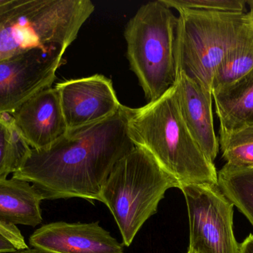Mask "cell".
I'll list each match as a JSON object with an SVG mask.
<instances>
[{"label":"cell","instance_id":"9","mask_svg":"<svg viewBox=\"0 0 253 253\" xmlns=\"http://www.w3.org/2000/svg\"><path fill=\"white\" fill-rule=\"evenodd\" d=\"M55 88L68 132L100 123L121 108L112 80L102 74L65 80Z\"/></svg>","mask_w":253,"mask_h":253},{"label":"cell","instance_id":"24","mask_svg":"<svg viewBox=\"0 0 253 253\" xmlns=\"http://www.w3.org/2000/svg\"><path fill=\"white\" fill-rule=\"evenodd\" d=\"M247 4H248L250 7V11L248 12V13H249L250 16H251V21H252V23L253 25V0H250V1H247Z\"/></svg>","mask_w":253,"mask_h":253},{"label":"cell","instance_id":"21","mask_svg":"<svg viewBox=\"0 0 253 253\" xmlns=\"http://www.w3.org/2000/svg\"><path fill=\"white\" fill-rule=\"evenodd\" d=\"M17 251L14 245L0 233V253H13Z\"/></svg>","mask_w":253,"mask_h":253},{"label":"cell","instance_id":"16","mask_svg":"<svg viewBox=\"0 0 253 253\" xmlns=\"http://www.w3.org/2000/svg\"><path fill=\"white\" fill-rule=\"evenodd\" d=\"M218 142L227 164L253 169V123L229 130L219 129Z\"/></svg>","mask_w":253,"mask_h":253},{"label":"cell","instance_id":"10","mask_svg":"<svg viewBox=\"0 0 253 253\" xmlns=\"http://www.w3.org/2000/svg\"><path fill=\"white\" fill-rule=\"evenodd\" d=\"M29 243L45 253H124L123 245L97 222L45 224L31 235Z\"/></svg>","mask_w":253,"mask_h":253},{"label":"cell","instance_id":"15","mask_svg":"<svg viewBox=\"0 0 253 253\" xmlns=\"http://www.w3.org/2000/svg\"><path fill=\"white\" fill-rule=\"evenodd\" d=\"M218 186L253 227V169H237L226 163L218 171Z\"/></svg>","mask_w":253,"mask_h":253},{"label":"cell","instance_id":"26","mask_svg":"<svg viewBox=\"0 0 253 253\" xmlns=\"http://www.w3.org/2000/svg\"></svg>","mask_w":253,"mask_h":253},{"label":"cell","instance_id":"20","mask_svg":"<svg viewBox=\"0 0 253 253\" xmlns=\"http://www.w3.org/2000/svg\"><path fill=\"white\" fill-rule=\"evenodd\" d=\"M0 233L13 244L17 251L28 248L23 236L16 226L10 225L0 221Z\"/></svg>","mask_w":253,"mask_h":253},{"label":"cell","instance_id":"8","mask_svg":"<svg viewBox=\"0 0 253 253\" xmlns=\"http://www.w3.org/2000/svg\"><path fill=\"white\" fill-rule=\"evenodd\" d=\"M65 53L34 49L0 60V114H12L52 87Z\"/></svg>","mask_w":253,"mask_h":253},{"label":"cell","instance_id":"13","mask_svg":"<svg viewBox=\"0 0 253 253\" xmlns=\"http://www.w3.org/2000/svg\"><path fill=\"white\" fill-rule=\"evenodd\" d=\"M38 190L30 183L13 178H0V221L10 225L35 227L42 222Z\"/></svg>","mask_w":253,"mask_h":253},{"label":"cell","instance_id":"14","mask_svg":"<svg viewBox=\"0 0 253 253\" xmlns=\"http://www.w3.org/2000/svg\"><path fill=\"white\" fill-rule=\"evenodd\" d=\"M220 129L253 123V68L246 75L212 93Z\"/></svg>","mask_w":253,"mask_h":253},{"label":"cell","instance_id":"3","mask_svg":"<svg viewBox=\"0 0 253 253\" xmlns=\"http://www.w3.org/2000/svg\"><path fill=\"white\" fill-rule=\"evenodd\" d=\"M176 10V76L184 74L212 92V79L223 59L253 36L249 13L186 7Z\"/></svg>","mask_w":253,"mask_h":253},{"label":"cell","instance_id":"25","mask_svg":"<svg viewBox=\"0 0 253 253\" xmlns=\"http://www.w3.org/2000/svg\"><path fill=\"white\" fill-rule=\"evenodd\" d=\"M15 1H16V0H11V1H10V2L8 4H7V5L4 6V7H1V8H0V16H1V15L3 13H4V12H5L6 10H7V9L9 8V7H11V6L13 5V4H14Z\"/></svg>","mask_w":253,"mask_h":253},{"label":"cell","instance_id":"11","mask_svg":"<svg viewBox=\"0 0 253 253\" xmlns=\"http://www.w3.org/2000/svg\"><path fill=\"white\" fill-rule=\"evenodd\" d=\"M16 130L32 150H43L68 133L56 88L42 91L12 113Z\"/></svg>","mask_w":253,"mask_h":253},{"label":"cell","instance_id":"18","mask_svg":"<svg viewBox=\"0 0 253 253\" xmlns=\"http://www.w3.org/2000/svg\"><path fill=\"white\" fill-rule=\"evenodd\" d=\"M253 68V36L223 59L212 79V94L237 81Z\"/></svg>","mask_w":253,"mask_h":253},{"label":"cell","instance_id":"4","mask_svg":"<svg viewBox=\"0 0 253 253\" xmlns=\"http://www.w3.org/2000/svg\"><path fill=\"white\" fill-rule=\"evenodd\" d=\"M94 10L90 0H16L0 16V60L34 49L65 53Z\"/></svg>","mask_w":253,"mask_h":253},{"label":"cell","instance_id":"12","mask_svg":"<svg viewBox=\"0 0 253 253\" xmlns=\"http://www.w3.org/2000/svg\"><path fill=\"white\" fill-rule=\"evenodd\" d=\"M174 88L183 121L204 154L214 163L219 142L214 129L212 92L183 74H177Z\"/></svg>","mask_w":253,"mask_h":253},{"label":"cell","instance_id":"22","mask_svg":"<svg viewBox=\"0 0 253 253\" xmlns=\"http://www.w3.org/2000/svg\"><path fill=\"white\" fill-rule=\"evenodd\" d=\"M239 253H253V234L251 233L242 243L239 244Z\"/></svg>","mask_w":253,"mask_h":253},{"label":"cell","instance_id":"17","mask_svg":"<svg viewBox=\"0 0 253 253\" xmlns=\"http://www.w3.org/2000/svg\"><path fill=\"white\" fill-rule=\"evenodd\" d=\"M30 150L15 128L11 114H0V178L13 174Z\"/></svg>","mask_w":253,"mask_h":253},{"label":"cell","instance_id":"19","mask_svg":"<svg viewBox=\"0 0 253 253\" xmlns=\"http://www.w3.org/2000/svg\"><path fill=\"white\" fill-rule=\"evenodd\" d=\"M165 4L175 8H193L215 11L245 13L247 1L244 0H162Z\"/></svg>","mask_w":253,"mask_h":253},{"label":"cell","instance_id":"23","mask_svg":"<svg viewBox=\"0 0 253 253\" xmlns=\"http://www.w3.org/2000/svg\"><path fill=\"white\" fill-rule=\"evenodd\" d=\"M45 253L42 251H39V250L35 249V248H26V249L19 250V251H15L13 253Z\"/></svg>","mask_w":253,"mask_h":253},{"label":"cell","instance_id":"1","mask_svg":"<svg viewBox=\"0 0 253 253\" xmlns=\"http://www.w3.org/2000/svg\"><path fill=\"white\" fill-rule=\"evenodd\" d=\"M135 148L121 111L66 135L47 148L31 150L13 178L30 183L44 200L99 201L117 163Z\"/></svg>","mask_w":253,"mask_h":253},{"label":"cell","instance_id":"2","mask_svg":"<svg viewBox=\"0 0 253 253\" xmlns=\"http://www.w3.org/2000/svg\"><path fill=\"white\" fill-rule=\"evenodd\" d=\"M128 136L181 186L218 184L214 163L204 154L178 109L175 88L138 108L122 105Z\"/></svg>","mask_w":253,"mask_h":253},{"label":"cell","instance_id":"5","mask_svg":"<svg viewBox=\"0 0 253 253\" xmlns=\"http://www.w3.org/2000/svg\"><path fill=\"white\" fill-rule=\"evenodd\" d=\"M171 188L179 189V184L140 147H135L116 164L99 202L112 213L126 247L157 212L159 202Z\"/></svg>","mask_w":253,"mask_h":253},{"label":"cell","instance_id":"7","mask_svg":"<svg viewBox=\"0 0 253 253\" xmlns=\"http://www.w3.org/2000/svg\"><path fill=\"white\" fill-rule=\"evenodd\" d=\"M190 224V253H239L233 203L218 184L181 186Z\"/></svg>","mask_w":253,"mask_h":253},{"label":"cell","instance_id":"6","mask_svg":"<svg viewBox=\"0 0 253 253\" xmlns=\"http://www.w3.org/2000/svg\"><path fill=\"white\" fill-rule=\"evenodd\" d=\"M176 16L162 0L143 4L126 24L129 67L149 102L165 95L176 82Z\"/></svg>","mask_w":253,"mask_h":253}]
</instances>
